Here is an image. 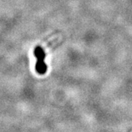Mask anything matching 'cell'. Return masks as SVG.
<instances>
[{"mask_svg":"<svg viewBox=\"0 0 132 132\" xmlns=\"http://www.w3.org/2000/svg\"><path fill=\"white\" fill-rule=\"evenodd\" d=\"M35 55L37 58V62L35 65V69L39 74H44L47 71V66L46 65L45 60V52L40 46H38L35 49Z\"/></svg>","mask_w":132,"mask_h":132,"instance_id":"1","label":"cell"}]
</instances>
